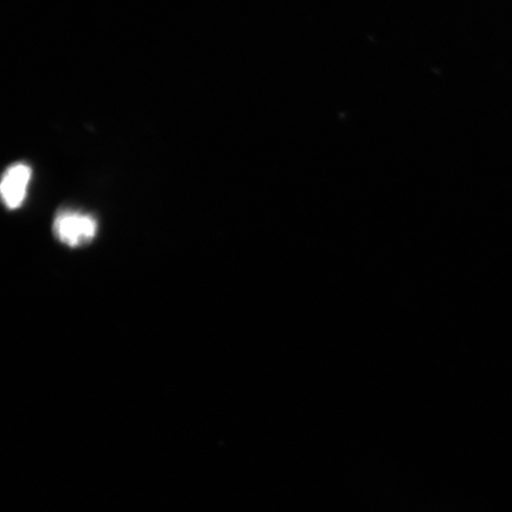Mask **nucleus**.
Masks as SVG:
<instances>
[{
  "mask_svg": "<svg viewBox=\"0 0 512 512\" xmlns=\"http://www.w3.org/2000/svg\"><path fill=\"white\" fill-rule=\"evenodd\" d=\"M31 169L25 164H15L6 170L0 191L6 207L16 209L21 207L27 197Z\"/></svg>",
  "mask_w": 512,
  "mask_h": 512,
  "instance_id": "2",
  "label": "nucleus"
},
{
  "mask_svg": "<svg viewBox=\"0 0 512 512\" xmlns=\"http://www.w3.org/2000/svg\"><path fill=\"white\" fill-rule=\"evenodd\" d=\"M96 230L98 224L93 217L76 211H62L54 222L56 238L70 247L91 242L95 238Z\"/></svg>",
  "mask_w": 512,
  "mask_h": 512,
  "instance_id": "1",
  "label": "nucleus"
}]
</instances>
